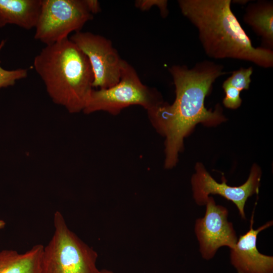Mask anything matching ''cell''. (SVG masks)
<instances>
[{"instance_id": "44dd1931", "label": "cell", "mask_w": 273, "mask_h": 273, "mask_svg": "<svg viewBox=\"0 0 273 273\" xmlns=\"http://www.w3.org/2000/svg\"><path fill=\"white\" fill-rule=\"evenodd\" d=\"M101 273H114L112 271L107 269H102Z\"/></svg>"}, {"instance_id": "5b68a950", "label": "cell", "mask_w": 273, "mask_h": 273, "mask_svg": "<svg viewBox=\"0 0 273 273\" xmlns=\"http://www.w3.org/2000/svg\"><path fill=\"white\" fill-rule=\"evenodd\" d=\"M162 102L158 93L144 85L134 69L124 60L119 81L109 88L93 89L83 112L103 111L116 115L131 105H140L148 111Z\"/></svg>"}, {"instance_id": "30bf717a", "label": "cell", "mask_w": 273, "mask_h": 273, "mask_svg": "<svg viewBox=\"0 0 273 273\" xmlns=\"http://www.w3.org/2000/svg\"><path fill=\"white\" fill-rule=\"evenodd\" d=\"M254 211L249 231L240 238L230 249V260L238 273H273V257L260 253L256 246L258 234L272 225L268 221L254 230Z\"/></svg>"}, {"instance_id": "6da1fadb", "label": "cell", "mask_w": 273, "mask_h": 273, "mask_svg": "<svg viewBox=\"0 0 273 273\" xmlns=\"http://www.w3.org/2000/svg\"><path fill=\"white\" fill-rule=\"evenodd\" d=\"M169 71L175 88L174 102H162L147 111L153 126L165 138L164 166L167 169L176 165L184 138L197 123L214 126L226 120L219 105L212 111L204 104L214 82L226 73L222 65L204 60L191 68L173 65Z\"/></svg>"}, {"instance_id": "9a60e30c", "label": "cell", "mask_w": 273, "mask_h": 273, "mask_svg": "<svg viewBox=\"0 0 273 273\" xmlns=\"http://www.w3.org/2000/svg\"><path fill=\"white\" fill-rule=\"evenodd\" d=\"M5 43L4 40H2L0 42V51ZM27 75L28 70L26 69L19 68L8 70L4 69L0 65V88L12 86L17 80L25 78Z\"/></svg>"}, {"instance_id": "9c48e42d", "label": "cell", "mask_w": 273, "mask_h": 273, "mask_svg": "<svg viewBox=\"0 0 273 273\" xmlns=\"http://www.w3.org/2000/svg\"><path fill=\"white\" fill-rule=\"evenodd\" d=\"M205 205L204 216L196 220L195 232L202 256L209 260L220 247L232 248L238 239L232 223L228 220V209L216 205L211 197H209Z\"/></svg>"}, {"instance_id": "52a82bcc", "label": "cell", "mask_w": 273, "mask_h": 273, "mask_svg": "<svg viewBox=\"0 0 273 273\" xmlns=\"http://www.w3.org/2000/svg\"><path fill=\"white\" fill-rule=\"evenodd\" d=\"M86 56L93 75V88H107L120 80L124 60L112 42L89 32H76L69 38Z\"/></svg>"}, {"instance_id": "8992f818", "label": "cell", "mask_w": 273, "mask_h": 273, "mask_svg": "<svg viewBox=\"0 0 273 273\" xmlns=\"http://www.w3.org/2000/svg\"><path fill=\"white\" fill-rule=\"evenodd\" d=\"M93 18L85 0H41L34 38L52 44L80 31Z\"/></svg>"}, {"instance_id": "ba28073f", "label": "cell", "mask_w": 273, "mask_h": 273, "mask_svg": "<svg viewBox=\"0 0 273 273\" xmlns=\"http://www.w3.org/2000/svg\"><path fill=\"white\" fill-rule=\"evenodd\" d=\"M196 172L191 178L193 197L196 203L205 205L210 194L219 195L233 202L243 219H245L244 207L248 198L258 194L261 172L254 165L246 182L238 187H232L226 183L223 177L221 183H217L200 163L195 166Z\"/></svg>"}, {"instance_id": "5bb4252c", "label": "cell", "mask_w": 273, "mask_h": 273, "mask_svg": "<svg viewBox=\"0 0 273 273\" xmlns=\"http://www.w3.org/2000/svg\"><path fill=\"white\" fill-rule=\"evenodd\" d=\"M253 72V69L252 66L247 68L241 67L238 70L234 71L232 75L224 81L240 92L248 89L251 82V76Z\"/></svg>"}, {"instance_id": "3957f363", "label": "cell", "mask_w": 273, "mask_h": 273, "mask_svg": "<svg viewBox=\"0 0 273 273\" xmlns=\"http://www.w3.org/2000/svg\"><path fill=\"white\" fill-rule=\"evenodd\" d=\"M33 66L55 103L71 113L83 111L94 89V75L87 58L69 38L46 46Z\"/></svg>"}, {"instance_id": "ac0fdd59", "label": "cell", "mask_w": 273, "mask_h": 273, "mask_svg": "<svg viewBox=\"0 0 273 273\" xmlns=\"http://www.w3.org/2000/svg\"><path fill=\"white\" fill-rule=\"evenodd\" d=\"M89 11L93 15L101 11L99 2L97 0H85Z\"/></svg>"}, {"instance_id": "4fadbf2b", "label": "cell", "mask_w": 273, "mask_h": 273, "mask_svg": "<svg viewBox=\"0 0 273 273\" xmlns=\"http://www.w3.org/2000/svg\"><path fill=\"white\" fill-rule=\"evenodd\" d=\"M43 248L37 244L24 253L13 250L0 251V273H41Z\"/></svg>"}, {"instance_id": "7c38bea8", "label": "cell", "mask_w": 273, "mask_h": 273, "mask_svg": "<svg viewBox=\"0 0 273 273\" xmlns=\"http://www.w3.org/2000/svg\"><path fill=\"white\" fill-rule=\"evenodd\" d=\"M244 22L250 26L262 40V47L273 48V2L259 0L246 6Z\"/></svg>"}, {"instance_id": "e0dca14e", "label": "cell", "mask_w": 273, "mask_h": 273, "mask_svg": "<svg viewBox=\"0 0 273 273\" xmlns=\"http://www.w3.org/2000/svg\"><path fill=\"white\" fill-rule=\"evenodd\" d=\"M154 5L160 10L161 15L165 18L168 14L167 1L166 0H138L135 2V6L142 11L149 10Z\"/></svg>"}, {"instance_id": "277c9868", "label": "cell", "mask_w": 273, "mask_h": 273, "mask_svg": "<svg viewBox=\"0 0 273 273\" xmlns=\"http://www.w3.org/2000/svg\"><path fill=\"white\" fill-rule=\"evenodd\" d=\"M54 232L44 247L41 273H101L97 253L71 231L62 213L54 215Z\"/></svg>"}, {"instance_id": "8fae6325", "label": "cell", "mask_w": 273, "mask_h": 273, "mask_svg": "<svg viewBox=\"0 0 273 273\" xmlns=\"http://www.w3.org/2000/svg\"><path fill=\"white\" fill-rule=\"evenodd\" d=\"M41 0H0V28L14 24L25 29L35 28Z\"/></svg>"}, {"instance_id": "d6986e66", "label": "cell", "mask_w": 273, "mask_h": 273, "mask_svg": "<svg viewBox=\"0 0 273 273\" xmlns=\"http://www.w3.org/2000/svg\"><path fill=\"white\" fill-rule=\"evenodd\" d=\"M234 2L233 3H238V4H246L248 3V2H249V1H233Z\"/></svg>"}, {"instance_id": "2e32d148", "label": "cell", "mask_w": 273, "mask_h": 273, "mask_svg": "<svg viewBox=\"0 0 273 273\" xmlns=\"http://www.w3.org/2000/svg\"><path fill=\"white\" fill-rule=\"evenodd\" d=\"M225 93V97L222 103L227 108L236 109L239 108L242 104L240 97V91L233 86L223 81L222 85Z\"/></svg>"}, {"instance_id": "ffe728a7", "label": "cell", "mask_w": 273, "mask_h": 273, "mask_svg": "<svg viewBox=\"0 0 273 273\" xmlns=\"http://www.w3.org/2000/svg\"><path fill=\"white\" fill-rule=\"evenodd\" d=\"M5 221L0 219V229L4 228L5 226Z\"/></svg>"}, {"instance_id": "7a4b0ae2", "label": "cell", "mask_w": 273, "mask_h": 273, "mask_svg": "<svg viewBox=\"0 0 273 273\" xmlns=\"http://www.w3.org/2000/svg\"><path fill=\"white\" fill-rule=\"evenodd\" d=\"M182 14L197 28L207 56L234 59L268 68L273 51L255 47L232 11L231 0H178Z\"/></svg>"}]
</instances>
